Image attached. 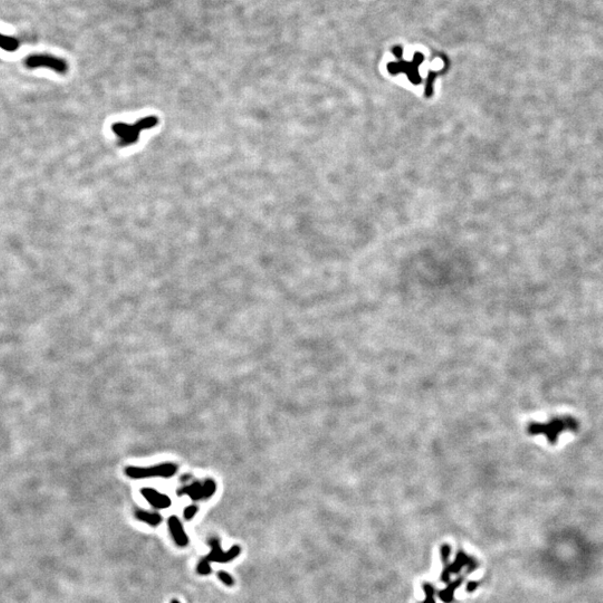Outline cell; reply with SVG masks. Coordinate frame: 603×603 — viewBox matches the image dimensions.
I'll return each mask as SVG.
<instances>
[{
    "mask_svg": "<svg viewBox=\"0 0 603 603\" xmlns=\"http://www.w3.org/2000/svg\"><path fill=\"white\" fill-rule=\"evenodd\" d=\"M159 124V118L156 116H148L143 118L140 121H138L136 124H126V123H116L112 126V131L118 136V146L120 148H128L140 140L141 133L144 130H150V128L156 126Z\"/></svg>",
    "mask_w": 603,
    "mask_h": 603,
    "instance_id": "1",
    "label": "cell"
},
{
    "mask_svg": "<svg viewBox=\"0 0 603 603\" xmlns=\"http://www.w3.org/2000/svg\"><path fill=\"white\" fill-rule=\"evenodd\" d=\"M178 472V466L174 464H161L152 467H126V474L132 480H146L151 477L170 478Z\"/></svg>",
    "mask_w": 603,
    "mask_h": 603,
    "instance_id": "2",
    "label": "cell"
},
{
    "mask_svg": "<svg viewBox=\"0 0 603 603\" xmlns=\"http://www.w3.org/2000/svg\"><path fill=\"white\" fill-rule=\"evenodd\" d=\"M25 65L27 68H47L57 74L65 75L68 72V63L60 57L47 55V54H36L28 56L25 60Z\"/></svg>",
    "mask_w": 603,
    "mask_h": 603,
    "instance_id": "3",
    "label": "cell"
},
{
    "mask_svg": "<svg viewBox=\"0 0 603 603\" xmlns=\"http://www.w3.org/2000/svg\"><path fill=\"white\" fill-rule=\"evenodd\" d=\"M578 424L573 419L564 418V419H555L551 424H534L530 427V434H544L546 436L548 439L552 444L555 442V440L561 434L564 430H574L578 428Z\"/></svg>",
    "mask_w": 603,
    "mask_h": 603,
    "instance_id": "4",
    "label": "cell"
},
{
    "mask_svg": "<svg viewBox=\"0 0 603 603\" xmlns=\"http://www.w3.org/2000/svg\"><path fill=\"white\" fill-rule=\"evenodd\" d=\"M217 490V485L212 480H207L204 482H194L189 486L181 488L179 490V496L186 495L194 502L209 500L214 495Z\"/></svg>",
    "mask_w": 603,
    "mask_h": 603,
    "instance_id": "5",
    "label": "cell"
},
{
    "mask_svg": "<svg viewBox=\"0 0 603 603\" xmlns=\"http://www.w3.org/2000/svg\"><path fill=\"white\" fill-rule=\"evenodd\" d=\"M209 545H210V548H212V552H210L208 554V556L206 558L209 562H216V563L232 562L234 558H237L239 555H240V552H242L240 546H238V545H234V546L229 550L228 552H224L222 548V545H220V540L218 538L210 540Z\"/></svg>",
    "mask_w": 603,
    "mask_h": 603,
    "instance_id": "6",
    "label": "cell"
},
{
    "mask_svg": "<svg viewBox=\"0 0 603 603\" xmlns=\"http://www.w3.org/2000/svg\"><path fill=\"white\" fill-rule=\"evenodd\" d=\"M141 494L144 497V500L149 502L156 510L169 508L172 504V500L169 496L162 494V492L156 490H152V488H143L141 490Z\"/></svg>",
    "mask_w": 603,
    "mask_h": 603,
    "instance_id": "7",
    "label": "cell"
},
{
    "mask_svg": "<svg viewBox=\"0 0 603 603\" xmlns=\"http://www.w3.org/2000/svg\"><path fill=\"white\" fill-rule=\"evenodd\" d=\"M168 525H169L170 533L174 543L178 545L179 548L188 546L189 536L186 535L181 520L176 518V516H171L169 520H168Z\"/></svg>",
    "mask_w": 603,
    "mask_h": 603,
    "instance_id": "8",
    "label": "cell"
},
{
    "mask_svg": "<svg viewBox=\"0 0 603 603\" xmlns=\"http://www.w3.org/2000/svg\"><path fill=\"white\" fill-rule=\"evenodd\" d=\"M136 520L143 522V523H146L148 525L152 526V528H156V526H160L162 520V516L159 513H153V512H148V510H136Z\"/></svg>",
    "mask_w": 603,
    "mask_h": 603,
    "instance_id": "9",
    "label": "cell"
},
{
    "mask_svg": "<svg viewBox=\"0 0 603 603\" xmlns=\"http://www.w3.org/2000/svg\"><path fill=\"white\" fill-rule=\"evenodd\" d=\"M0 48L9 52H17L19 48V40L15 37L4 36L0 34Z\"/></svg>",
    "mask_w": 603,
    "mask_h": 603,
    "instance_id": "10",
    "label": "cell"
},
{
    "mask_svg": "<svg viewBox=\"0 0 603 603\" xmlns=\"http://www.w3.org/2000/svg\"><path fill=\"white\" fill-rule=\"evenodd\" d=\"M197 571L200 574V576H209V574H212V562H209L207 558L202 560V561H200V563L198 564Z\"/></svg>",
    "mask_w": 603,
    "mask_h": 603,
    "instance_id": "11",
    "label": "cell"
},
{
    "mask_svg": "<svg viewBox=\"0 0 603 603\" xmlns=\"http://www.w3.org/2000/svg\"><path fill=\"white\" fill-rule=\"evenodd\" d=\"M217 576H218L219 580L222 581L224 586H234V578L230 576V574L227 573V572H224V571H220V572H218Z\"/></svg>",
    "mask_w": 603,
    "mask_h": 603,
    "instance_id": "12",
    "label": "cell"
},
{
    "mask_svg": "<svg viewBox=\"0 0 603 603\" xmlns=\"http://www.w3.org/2000/svg\"><path fill=\"white\" fill-rule=\"evenodd\" d=\"M197 513H198V506L191 505V506L186 507V508L184 510V516L186 520H191L192 518H194V516L197 515Z\"/></svg>",
    "mask_w": 603,
    "mask_h": 603,
    "instance_id": "13",
    "label": "cell"
},
{
    "mask_svg": "<svg viewBox=\"0 0 603 603\" xmlns=\"http://www.w3.org/2000/svg\"><path fill=\"white\" fill-rule=\"evenodd\" d=\"M171 603H180V602H179L178 600H172V601H171Z\"/></svg>",
    "mask_w": 603,
    "mask_h": 603,
    "instance_id": "14",
    "label": "cell"
}]
</instances>
